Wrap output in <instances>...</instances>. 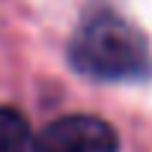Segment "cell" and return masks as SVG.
<instances>
[{
    "mask_svg": "<svg viewBox=\"0 0 152 152\" xmlns=\"http://www.w3.org/2000/svg\"><path fill=\"white\" fill-rule=\"evenodd\" d=\"M116 131L99 116H60L48 122L36 137L30 152H116Z\"/></svg>",
    "mask_w": 152,
    "mask_h": 152,
    "instance_id": "2",
    "label": "cell"
},
{
    "mask_svg": "<svg viewBox=\"0 0 152 152\" xmlns=\"http://www.w3.org/2000/svg\"><path fill=\"white\" fill-rule=\"evenodd\" d=\"M30 122L15 107H0V152H30Z\"/></svg>",
    "mask_w": 152,
    "mask_h": 152,
    "instance_id": "3",
    "label": "cell"
},
{
    "mask_svg": "<svg viewBox=\"0 0 152 152\" xmlns=\"http://www.w3.org/2000/svg\"><path fill=\"white\" fill-rule=\"evenodd\" d=\"M78 72L99 81H134L146 75L149 54L143 36L110 12L84 21L69 51Z\"/></svg>",
    "mask_w": 152,
    "mask_h": 152,
    "instance_id": "1",
    "label": "cell"
}]
</instances>
